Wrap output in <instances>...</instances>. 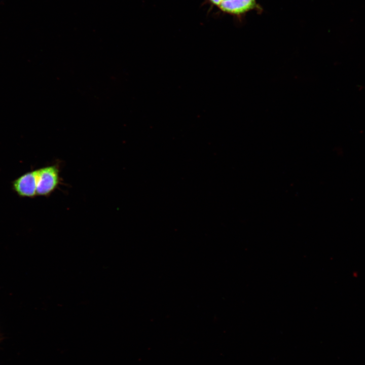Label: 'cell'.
I'll list each match as a JSON object with an SVG mask.
<instances>
[{
	"label": "cell",
	"instance_id": "cell-2",
	"mask_svg": "<svg viewBox=\"0 0 365 365\" xmlns=\"http://www.w3.org/2000/svg\"><path fill=\"white\" fill-rule=\"evenodd\" d=\"M36 170L27 172L14 180L13 190L22 197L33 198L36 196Z\"/></svg>",
	"mask_w": 365,
	"mask_h": 365
},
{
	"label": "cell",
	"instance_id": "cell-4",
	"mask_svg": "<svg viewBox=\"0 0 365 365\" xmlns=\"http://www.w3.org/2000/svg\"><path fill=\"white\" fill-rule=\"evenodd\" d=\"M213 5L219 6L223 0H209Z\"/></svg>",
	"mask_w": 365,
	"mask_h": 365
},
{
	"label": "cell",
	"instance_id": "cell-5",
	"mask_svg": "<svg viewBox=\"0 0 365 365\" xmlns=\"http://www.w3.org/2000/svg\"><path fill=\"white\" fill-rule=\"evenodd\" d=\"M0 340H1V335H0Z\"/></svg>",
	"mask_w": 365,
	"mask_h": 365
},
{
	"label": "cell",
	"instance_id": "cell-3",
	"mask_svg": "<svg viewBox=\"0 0 365 365\" xmlns=\"http://www.w3.org/2000/svg\"><path fill=\"white\" fill-rule=\"evenodd\" d=\"M256 4V0H223L218 7L225 12L238 15L253 9Z\"/></svg>",
	"mask_w": 365,
	"mask_h": 365
},
{
	"label": "cell",
	"instance_id": "cell-1",
	"mask_svg": "<svg viewBox=\"0 0 365 365\" xmlns=\"http://www.w3.org/2000/svg\"><path fill=\"white\" fill-rule=\"evenodd\" d=\"M36 196H49L56 189L60 182L58 166L44 167L36 169Z\"/></svg>",
	"mask_w": 365,
	"mask_h": 365
}]
</instances>
